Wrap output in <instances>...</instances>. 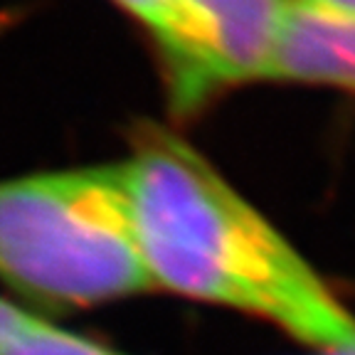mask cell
Masks as SVG:
<instances>
[{
    "label": "cell",
    "instance_id": "52a82bcc",
    "mask_svg": "<svg viewBox=\"0 0 355 355\" xmlns=\"http://www.w3.org/2000/svg\"><path fill=\"white\" fill-rule=\"evenodd\" d=\"M35 316H37V313L28 311L25 306H20V304H15V301H8V299L0 296V340L8 338V336H12V333L20 331V328H25Z\"/></svg>",
    "mask_w": 355,
    "mask_h": 355
},
{
    "label": "cell",
    "instance_id": "6da1fadb",
    "mask_svg": "<svg viewBox=\"0 0 355 355\" xmlns=\"http://www.w3.org/2000/svg\"><path fill=\"white\" fill-rule=\"evenodd\" d=\"M123 168L153 291L239 311L321 353L355 348L353 313L188 141L141 121Z\"/></svg>",
    "mask_w": 355,
    "mask_h": 355
},
{
    "label": "cell",
    "instance_id": "277c9868",
    "mask_svg": "<svg viewBox=\"0 0 355 355\" xmlns=\"http://www.w3.org/2000/svg\"><path fill=\"white\" fill-rule=\"evenodd\" d=\"M264 79L336 87L355 94V12L288 0Z\"/></svg>",
    "mask_w": 355,
    "mask_h": 355
},
{
    "label": "cell",
    "instance_id": "9c48e42d",
    "mask_svg": "<svg viewBox=\"0 0 355 355\" xmlns=\"http://www.w3.org/2000/svg\"><path fill=\"white\" fill-rule=\"evenodd\" d=\"M17 17H20V15H17L15 10H0V37H3V35H6L12 25H15Z\"/></svg>",
    "mask_w": 355,
    "mask_h": 355
},
{
    "label": "cell",
    "instance_id": "ba28073f",
    "mask_svg": "<svg viewBox=\"0 0 355 355\" xmlns=\"http://www.w3.org/2000/svg\"><path fill=\"white\" fill-rule=\"evenodd\" d=\"M311 3H318V6L336 8V10L355 12V0H311Z\"/></svg>",
    "mask_w": 355,
    "mask_h": 355
},
{
    "label": "cell",
    "instance_id": "7a4b0ae2",
    "mask_svg": "<svg viewBox=\"0 0 355 355\" xmlns=\"http://www.w3.org/2000/svg\"><path fill=\"white\" fill-rule=\"evenodd\" d=\"M0 279L50 311L153 291L123 163L0 180Z\"/></svg>",
    "mask_w": 355,
    "mask_h": 355
},
{
    "label": "cell",
    "instance_id": "3957f363",
    "mask_svg": "<svg viewBox=\"0 0 355 355\" xmlns=\"http://www.w3.org/2000/svg\"><path fill=\"white\" fill-rule=\"evenodd\" d=\"M286 0H180L173 37L158 47L168 104L188 119L230 89L261 82Z\"/></svg>",
    "mask_w": 355,
    "mask_h": 355
},
{
    "label": "cell",
    "instance_id": "30bf717a",
    "mask_svg": "<svg viewBox=\"0 0 355 355\" xmlns=\"http://www.w3.org/2000/svg\"><path fill=\"white\" fill-rule=\"evenodd\" d=\"M321 355H355V348H345V350H333V353H321Z\"/></svg>",
    "mask_w": 355,
    "mask_h": 355
},
{
    "label": "cell",
    "instance_id": "5b68a950",
    "mask_svg": "<svg viewBox=\"0 0 355 355\" xmlns=\"http://www.w3.org/2000/svg\"><path fill=\"white\" fill-rule=\"evenodd\" d=\"M0 355H128L106 343L67 331L37 316L25 328L0 340Z\"/></svg>",
    "mask_w": 355,
    "mask_h": 355
},
{
    "label": "cell",
    "instance_id": "8992f818",
    "mask_svg": "<svg viewBox=\"0 0 355 355\" xmlns=\"http://www.w3.org/2000/svg\"><path fill=\"white\" fill-rule=\"evenodd\" d=\"M114 3L148 30L155 47L166 44L175 33L180 0H114Z\"/></svg>",
    "mask_w": 355,
    "mask_h": 355
}]
</instances>
